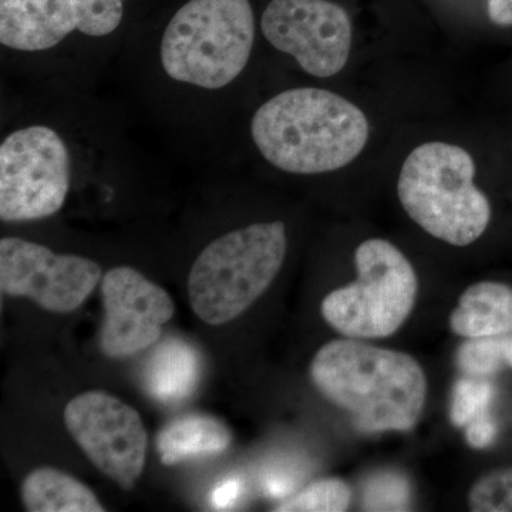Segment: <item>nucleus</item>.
<instances>
[{
  "label": "nucleus",
  "mask_w": 512,
  "mask_h": 512,
  "mask_svg": "<svg viewBox=\"0 0 512 512\" xmlns=\"http://www.w3.org/2000/svg\"><path fill=\"white\" fill-rule=\"evenodd\" d=\"M69 150L53 128L13 131L0 146V220H43L62 210L70 188Z\"/></svg>",
  "instance_id": "obj_7"
},
{
  "label": "nucleus",
  "mask_w": 512,
  "mask_h": 512,
  "mask_svg": "<svg viewBox=\"0 0 512 512\" xmlns=\"http://www.w3.org/2000/svg\"><path fill=\"white\" fill-rule=\"evenodd\" d=\"M101 266L79 255H60L22 238L0 241V289L28 298L47 312L77 311L101 282Z\"/></svg>",
  "instance_id": "obj_9"
},
{
  "label": "nucleus",
  "mask_w": 512,
  "mask_h": 512,
  "mask_svg": "<svg viewBox=\"0 0 512 512\" xmlns=\"http://www.w3.org/2000/svg\"><path fill=\"white\" fill-rule=\"evenodd\" d=\"M507 363L512 367V340L507 343Z\"/></svg>",
  "instance_id": "obj_25"
},
{
  "label": "nucleus",
  "mask_w": 512,
  "mask_h": 512,
  "mask_svg": "<svg viewBox=\"0 0 512 512\" xmlns=\"http://www.w3.org/2000/svg\"><path fill=\"white\" fill-rule=\"evenodd\" d=\"M309 375L316 390L348 413L362 433L413 430L426 407V373L399 350L332 340L313 356Z\"/></svg>",
  "instance_id": "obj_1"
},
{
  "label": "nucleus",
  "mask_w": 512,
  "mask_h": 512,
  "mask_svg": "<svg viewBox=\"0 0 512 512\" xmlns=\"http://www.w3.org/2000/svg\"><path fill=\"white\" fill-rule=\"evenodd\" d=\"M100 292V349L110 359H128L156 345L175 313L170 293L131 266L110 269L101 278Z\"/></svg>",
  "instance_id": "obj_11"
},
{
  "label": "nucleus",
  "mask_w": 512,
  "mask_h": 512,
  "mask_svg": "<svg viewBox=\"0 0 512 512\" xmlns=\"http://www.w3.org/2000/svg\"><path fill=\"white\" fill-rule=\"evenodd\" d=\"M123 2L124 0H76L80 15L79 32L93 37L113 33L123 19Z\"/></svg>",
  "instance_id": "obj_20"
},
{
  "label": "nucleus",
  "mask_w": 512,
  "mask_h": 512,
  "mask_svg": "<svg viewBox=\"0 0 512 512\" xmlns=\"http://www.w3.org/2000/svg\"><path fill=\"white\" fill-rule=\"evenodd\" d=\"M29 512H104L97 495L66 471L40 467L30 471L20 487Z\"/></svg>",
  "instance_id": "obj_14"
},
{
  "label": "nucleus",
  "mask_w": 512,
  "mask_h": 512,
  "mask_svg": "<svg viewBox=\"0 0 512 512\" xmlns=\"http://www.w3.org/2000/svg\"><path fill=\"white\" fill-rule=\"evenodd\" d=\"M352 488L338 477L322 478L279 505L276 512H343L352 504Z\"/></svg>",
  "instance_id": "obj_17"
},
{
  "label": "nucleus",
  "mask_w": 512,
  "mask_h": 512,
  "mask_svg": "<svg viewBox=\"0 0 512 512\" xmlns=\"http://www.w3.org/2000/svg\"><path fill=\"white\" fill-rule=\"evenodd\" d=\"M238 488V483H234V481L220 485L212 494V503L218 508L228 507L237 498Z\"/></svg>",
  "instance_id": "obj_24"
},
{
  "label": "nucleus",
  "mask_w": 512,
  "mask_h": 512,
  "mask_svg": "<svg viewBox=\"0 0 512 512\" xmlns=\"http://www.w3.org/2000/svg\"><path fill=\"white\" fill-rule=\"evenodd\" d=\"M490 397L491 387L487 383L478 380H458L451 402V421L457 427H466L477 417L483 416Z\"/></svg>",
  "instance_id": "obj_21"
},
{
  "label": "nucleus",
  "mask_w": 512,
  "mask_h": 512,
  "mask_svg": "<svg viewBox=\"0 0 512 512\" xmlns=\"http://www.w3.org/2000/svg\"><path fill=\"white\" fill-rule=\"evenodd\" d=\"M474 177L476 164L464 148L433 141L406 158L397 195L406 214L431 237L468 247L491 220L490 202Z\"/></svg>",
  "instance_id": "obj_4"
},
{
  "label": "nucleus",
  "mask_w": 512,
  "mask_h": 512,
  "mask_svg": "<svg viewBox=\"0 0 512 512\" xmlns=\"http://www.w3.org/2000/svg\"><path fill=\"white\" fill-rule=\"evenodd\" d=\"M468 508L474 512H512V467L483 474L471 485Z\"/></svg>",
  "instance_id": "obj_18"
},
{
  "label": "nucleus",
  "mask_w": 512,
  "mask_h": 512,
  "mask_svg": "<svg viewBox=\"0 0 512 512\" xmlns=\"http://www.w3.org/2000/svg\"><path fill=\"white\" fill-rule=\"evenodd\" d=\"M450 329L466 339L497 338L511 333V286L494 281L471 285L451 312Z\"/></svg>",
  "instance_id": "obj_13"
},
{
  "label": "nucleus",
  "mask_w": 512,
  "mask_h": 512,
  "mask_svg": "<svg viewBox=\"0 0 512 512\" xmlns=\"http://www.w3.org/2000/svg\"><path fill=\"white\" fill-rule=\"evenodd\" d=\"M488 16L498 26H512V0H488Z\"/></svg>",
  "instance_id": "obj_23"
},
{
  "label": "nucleus",
  "mask_w": 512,
  "mask_h": 512,
  "mask_svg": "<svg viewBox=\"0 0 512 512\" xmlns=\"http://www.w3.org/2000/svg\"><path fill=\"white\" fill-rule=\"evenodd\" d=\"M151 367V390L161 397H177L190 390L197 373V360L185 346H170L160 352Z\"/></svg>",
  "instance_id": "obj_16"
},
{
  "label": "nucleus",
  "mask_w": 512,
  "mask_h": 512,
  "mask_svg": "<svg viewBox=\"0 0 512 512\" xmlns=\"http://www.w3.org/2000/svg\"><path fill=\"white\" fill-rule=\"evenodd\" d=\"M79 28L76 0H0V42L10 49H52Z\"/></svg>",
  "instance_id": "obj_12"
},
{
  "label": "nucleus",
  "mask_w": 512,
  "mask_h": 512,
  "mask_svg": "<svg viewBox=\"0 0 512 512\" xmlns=\"http://www.w3.org/2000/svg\"><path fill=\"white\" fill-rule=\"evenodd\" d=\"M507 343L497 338L468 339L458 350V366L471 376L491 375L507 363Z\"/></svg>",
  "instance_id": "obj_19"
},
{
  "label": "nucleus",
  "mask_w": 512,
  "mask_h": 512,
  "mask_svg": "<svg viewBox=\"0 0 512 512\" xmlns=\"http://www.w3.org/2000/svg\"><path fill=\"white\" fill-rule=\"evenodd\" d=\"M261 28L272 46L312 76H335L348 63L352 25L346 10L329 0H272Z\"/></svg>",
  "instance_id": "obj_10"
},
{
  "label": "nucleus",
  "mask_w": 512,
  "mask_h": 512,
  "mask_svg": "<svg viewBox=\"0 0 512 512\" xmlns=\"http://www.w3.org/2000/svg\"><path fill=\"white\" fill-rule=\"evenodd\" d=\"M495 433H497V430H495L494 424L485 419L483 414V416L477 417L470 424H467V443L471 447L481 450V448L488 447L493 443Z\"/></svg>",
  "instance_id": "obj_22"
},
{
  "label": "nucleus",
  "mask_w": 512,
  "mask_h": 512,
  "mask_svg": "<svg viewBox=\"0 0 512 512\" xmlns=\"http://www.w3.org/2000/svg\"><path fill=\"white\" fill-rule=\"evenodd\" d=\"M369 133V121L359 107L313 87L279 93L252 119V137L262 156L292 174L345 167L362 153Z\"/></svg>",
  "instance_id": "obj_2"
},
{
  "label": "nucleus",
  "mask_w": 512,
  "mask_h": 512,
  "mask_svg": "<svg viewBox=\"0 0 512 512\" xmlns=\"http://www.w3.org/2000/svg\"><path fill=\"white\" fill-rule=\"evenodd\" d=\"M231 441V431L221 420L205 414H187L158 433L156 446L161 463L174 466L187 458L220 454Z\"/></svg>",
  "instance_id": "obj_15"
},
{
  "label": "nucleus",
  "mask_w": 512,
  "mask_h": 512,
  "mask_svg": "<svg viewBox=\"0 0 512 512\" xmlns=\"http://www.w3.org/2000/svg\"><path fill=\"white\" fill-rule=\"evenodd\" d=\"M63 420L93 466L123 490H133L146 467L148 448L140 413L113 394L90 390L66 404Z\"/></svg>",
  "instance_id": "obj_8"
},
{
  "label": "nucleus",
  "mask_w": 512,
  "mask_h": 512,
  "mask_svg": "<svg viewBox=\"0 0 512 512\" xmlns=\"http://www.w3.org/2000/svg\"><path fill=\"white\" fill-rule=\"evenodd\" d=\"M357 279L323 299L322 318L345 338L394 335L413 312L419 279L406 255L386 239H367L356 249Z\"/></svg>",
  "instance_id": "obj_6"
},
{
  "label": "nucleus",
  "mask_w": 512,
  "mask_h": 512,
  "mask_svg": "<svg viewBox=\"0 0 512 512\" xmlns=\"http://www.w3.org/2000/svg\"><path fill=\"white\" fill-rule=\"evenodd\" d=\"M284 222H261L228 232L195 259L188 276V301L211 326L244 315L275 281L284 265Z\"/></svg>",
  "instance_id": "obj_3"
},
{
  "label": "nucleus",
  "mask_w": 512,
  "mask_h": 512,
  "mask_svg": "<svg viewBox=\"0 0 512 512\" xmlns=\"http://www.w3.org/2000/svg\"><path fill=\"white\" fill-rule=\"evenodd\" d=\"M254 39L249 0H190L165 29L161 63L177 82L222 89L247 66Z\"/></svg>",
  "instance_id": "obj_5"
}]
</instances>
